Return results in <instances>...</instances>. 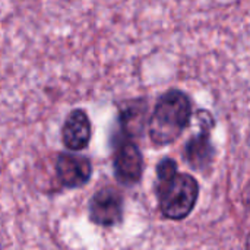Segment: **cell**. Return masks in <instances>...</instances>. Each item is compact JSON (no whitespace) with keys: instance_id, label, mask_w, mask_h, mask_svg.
Here are the masks:
<instances>
[{"instance_id":"52a82bcc","label":"cell","mask_w":250,"mask_h":250,"mask_svg":"<svg viewBox=\"0 0 250 250\" xmlns=\"http://www.w3.org/2000/svg\"><path fill=\"white\" fill-rule=\"evenodd\" d=\"M92 136L91 120L85 110L73 108L62 126V144L66 149L76 152L88 148Z\"/></svg>"},{"instance_id":"277c9868","label":"cell","mask_w":250,"mask_h":250,"mask_svg":"<svg viewBox=\"0 0 250 250\" xmlns=\"http://www.w3.org/2000/svg\"><path fill=\"white\" fill-rule=\"evenodd\" d=\"M113 170L119 183L125 186H135L141 182L144 173V158L139 148L129 138L123 136L114 145Z\"/></svg>"},{"instance_id":"6da1fadb","label":"cell","mask_w":250,"mask_h":250,"mask_svg":"<svg viewBox=\"0 0 250 250\" xmlns=\"http://www.w3.org/2000/svg\"><path fill=\"white\" fill-rule=\"evenodd\" d=\"M157 198L160 211L168 220L186 218L199 196V185L188 173L177 171V163L163 158L157 166Z\"/></svg>"},{"instance_id":"3957f363","label":"cell","mask_w":250,"mask_h":250,"mask_svg":"<svg viewBox=\"0 0 250 250\" xmlns=\"http://www.w3.org/2000/svg\"><path fill=\"white\" fill-rule=\"evenodd\" d=\"M196 119L199 132L186 142L183 158L190 168L202 171L209 168L214 160L215 149L211 142V130L215 126V120L208 110H199L196 113Z\"/></svg>"},{"instance_id":"ba28073f","label":"cell","mask_w":250,"mask_h":250,"mask_svg":"<svg viewBox=\"0 0 250 250\" xmlns=\"http://www.w3.org/2000/svg\"><path fill=\"white\" fill-rule=\"evenodd\" d=\"M146 107L145 100H135L123 104L119 113V125L125 138L138 136L142 132L145 126Z\"/></svg>"},{"instance_id":"8992f818","label":"cell","mask_w":250,"mask_h":250,"mask_svg":"<svg viewBox=\"0 0 250 250\" xmlns=\"http://www.w3.org/2000/svg\"><path fill=\"white\" fill-rule=\"evenodd\" d=\"M56 176L64 189L83 188L91 180L92 163L88 157L83 155L59 152L56 158Z\"/></svg>"},{"instance_id":"30bf717a","label":"cell","mask_w":250,"mask_h":250,"mask_svg":"<svg viewBox=\"0 0 250 250\" xmlns=\"http://www.w3.org/2000/svg\"><path fill=\"white\" fill-rule=\"evenodd\" d=\"M246 248L250 249V234H249V237H248V242H246Z\"/></svg>"},{"instance_id":"9c48e42d","label":"cell","mask_w":250,"mask_h":250,"mask_svg":"<svg viewBox=\"0 0 250 250\" xmlns=\"http://www.w3.org/2000/svg\"><path fill=\"white\" fill-rule=\"evenodd\" d=\"M243 204H245L246 211L250 214V183L248 185V188H246V190L243 193Z\"/></svg>"},{"instance_id":"5b68a950","label":"cell","mask_w":250,"mask_h":250,"mask_svg":"<svg viewBox=\"0 0 250 250\" xmlns=\"http://www.w3.org/2000/svg\"><path fill=\"white\" fill-rule=\"evenodd\" d=\"M123 196L111 186L97 190L89 199V220L100 227H114L120 224L123 220Z\"/></svg>"},{"instance_id":"7a4b0ae2","label":"cell","mask_w":250,"mask_h":250,"mask_svg":"<svg viewBox=\"0 0 250 250\" xmlns=\"http://www.w3.org/2000/svg\"><path fill=\"white\" fill-rule=\"evenodd\" d=\"M190 117L192 103L185 92L171 89L163 94L148 123L152 144L157 146L173 144L189 126Z\"/></svg>"}]
</instances>
